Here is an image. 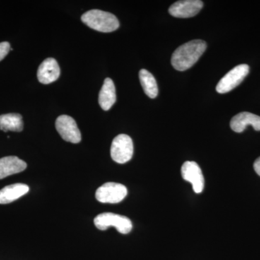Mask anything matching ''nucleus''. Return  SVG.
Returning a JSON list of instances; mask_svg holds the SVG:
<instances>
[{
	"label": "nucleus",
	"mask_w": 260,
	"mask_h": 260,
	"mask_svg": "<svg viewBox=\"0 0 260 260\" xmlns=\"http://www.w3.org/2000/svg\"><path fill=\"white\" fill-rule=\"evenodd\" d=\"M116 100V89L114 82L111 78L104 80V85L99 93V105L103 110L108 111L115 104Z\"/></svg>",
	"instance_id": "14"
},
{
	"label": "nucleus",
	"mask_w": 260,
	"mask_h": 260,
	"mask_svg": "<svg viewBox=\"0 0 260 260\" xmlns=\"http://www.w3.org/2000/svg\"><path fill=\"white\" fill-rule=\"evenodd\" d=\"M249 125L252 126L256 131H260V116L252 113L241 112L231 120V128L236 133H242Z\"/></svg>",
	"instance_id": "11"
},
{
	"label": "nucleus",
	"mask_w": 260,
	"mask_h": 260,
	"mask_svg": "<svg viewBox=\"0 0 260 260\" xmlns=\"http://www.w3.org/2000/svg\"><path fill=\"white\" fill-rule=\"evenodd\" d=\"M10 45L8 42L0 43V61L8 55V53L10 51Z\"/></svg>",
	"instance_id": "17"
},
{
	"label": "nucleus",
	"mask_w": 260,
	"mask_h": 260,
	"mask_svg": "<svg viewBox=\"0 0 260 260\" xmlns=\"http://www.w3.org/2000/svg\"><path fill=\"white\" fill-rule=\"evenodd\" d=\"M207 49L206 42L193 40L176 49L172 56V64L178 71H185L197 62Z\"/></svg>",
	"instance_id": "1"
},
{
	"label": "nucleus",
	"mask_w": 260,
	"mask_h": 260,
	"mask_svg": "<svg viewBox=\"0 0 260 260\" xmlns=\"http://www.w3.org/2000/svg\"><path fill=\"white\" fill-rule=\"evenodd\" d=\"M134 153V145L132 138L128 135L121 134L113 140L111 146V156L117 164H124L129 161Z\"/></svg>",
	"instance_id": "4"
},
{
	"label": "nucleus",
	"mask_w": 260,
	"mask_h": 260,
	"mask_svg": "<svg viewBox=\"0 0 260 260\" xmlns=\"http://www.w3.org/2000/svg\"><path fill=\"white\" fill-rule=\"evenodd\" d=\"M181 176L184 180L191 183L193 190L200 194L204 189L205 180L201 169L196 162L186 161L181 167Z\"/></svg>",
	"instance_id": "8"
},
{
	"label": "nucleus",
	"mask_w": 260,
	"mask_h": 260,
	"mask_svg": "<svg viewBox=\"0 0 260 260\" xmlns=\"http://www.w3.org/2000/svg\"><path fill=\"white\" fill-rule=\"evenodd\" d=\"M203 7V3L200 0H184L174 3L169 8V12L175 18H191L198 15Z\"/></svg>",
	"instance_id": "9"
},
{
	"label": "nucleus",
	"mask_w": 260,
	"mask_h": 260,
	"mask_svg": "<svg viewBox=\"0 0 260 260\" xmlns=\"http://www.w3.org/2000/svg\"><path fill=\"white\" fill-rule=\"evenodd\" d=\"M140 83L145 94L150 99H155L158 93V85L156 80L150 72L143 69L139 73Z\"/></svg>",
	"instance_id": "16"
},
{
	"label": "nucleus",
	"mask_w": 260,
	"mask_h": 260,
	"mask_svg": "<svg viewBox=\"0 0 260 260\" xmlns=\"http://www.w3.org/2000/svg\"><path fill=\"white\" fill-rule=\"evenodd\" d=\"M29 191V186L18 183L3 188L0 190V204H8L19 199Z\"/></svg>",
	"instance_id": "13"
},
{
	"label": "nucleus",
	"mask_w": 260,
	"mask_h": 260,
	"mask_svg": "<svg viewBox=\"0 0 260 260\" xmlns=\"http://www.w3.org/2000/svg\"><path fill=\"white\" fill-rule=\"evenodd\" d=\"M0 129L4 132L23 131V117L20 114L15 113L0 115Z\"/></svg>",
	"instance_id": "15"
},
{
	"label": "nucleus",
	"mask_w": 260,
	"mask_h": 260,
	"mask_svg": "<svg viewBox=\"0 0 260 260\" xmlns=\"http://www.w3.org/2000/svg\"><path fill=\"white\" fill-rule=\"evenodd\" d=\"M82 21L90 28L99 32L114 31L119 27L115 15L99 10H92L82 15Z\"/></svg>",
	"instance_id": "2"
},
{
	"label": "nucleus",
	"mask_w": 260,
	"mask_h": 260,
	"mask_svg": "<svg viewBox=\"0 0 260 260\" xmlns=\"http://www.w3.org/2000/svg\"><path fill=\"white\" fill-rule=\"evenodd\" d=\"M55 126L58 133L65 141L75 144L81 141V133L77 126L76 121L71 116H59L56 119Z\"/></svg>",
	"instance_id": "7"
},
{
	"label": "nucleus",
	"mask_w": 260,
	"mask_h": 260,
	"mask_svg": "<svg viewBox=\"0 0 260 260\" xmlns=\"http://www.w3.org/2000/svg\"><path fill=\"white\" fill-rule=\"evenodd\" d=\"M249 72V67L247 64L237 65L219 81L216 91L219 93H229L242 83Z\"/></svg>",
	"instance_id": "6"
},
{
	"label": "nucleus",
	"mask_w": 260,
	"mask_h": 260,
	"mask_svg": "<svg viewBox=\"0 0 260 260\" xmlns=\"http://www.w3.org/2000/svg\"><path fill=\"white\" fill-rule=\"evenodd\" d=\"M94 224L99 230L105 231L109 227H115L120 234H127L133 229V223L127 217L112 213H104L97 215Z\"/></svg>",
	"instance_id": "3"
},
{
	"label": "nucleus",
	"mask_w": 260,
	"mask_h": 260,
	"mask_svg": "<svg viewBox=\"0 0 260 260\" xmlns=\"http://www.w3.org/2000/svg\"><path fill=\"white\" fill-rule=\"evenodd\" d=\"M254 169L256 174L260 177V157L255 160L254 164Z\"/></svg>",
	"instance_id": "18"
},
{
	"label": "nucleus",
	"mask_w": 260,
	"mask_h": 260,
	"mask_svg": "<svg viewBox=\"0 0 260 260\" xmlns=\"http://www.w3.org/2000/svg\"><path fill=\"white\" fill-rule=\"evenodd\" d=\"M127 195L125 186L119 183L107 182L98 188L95 198L102 203L116 204L120 203Z\"/></svg>",
	"instance_id": "5"
},
{
	"label": "nucleus",
	"mask_w": 260,
	"mask_h": 260,
	"mask_svg": "<svg viewBox=\"0 0 260 260\" xmlns=\"http://www.w3.org/2000/svg\"><path fill=\"white\" fill-rule=\"evenodd\" d=\"M27 164L16 156H7L0 158V179L23 172Z\"/></svg>",
	"instance_id": "12"
},
{
	"label": "nucleus",
	"mask_w": 260,
	"mask_h": 260,
	"mask_svg": "<svg viewBox=\"0 0 260 260\" xmlns=\"http://www.w3.org/2000/svg\"><path fill=\"white\" fill-rule=\"evenodd\" d=\"M60 75V68L54 58H48L38 69V80L42 84H50L56 81Z\"/></svg>",
	"instance_id": "10"
}]
</instances>
